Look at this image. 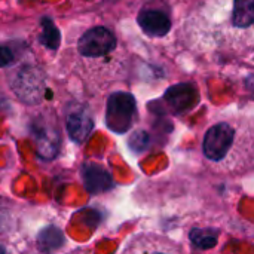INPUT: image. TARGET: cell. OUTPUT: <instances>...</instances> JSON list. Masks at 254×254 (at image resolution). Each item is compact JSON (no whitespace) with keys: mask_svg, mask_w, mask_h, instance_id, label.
I'll list each match as a JSON object with an SVG mask.
<instances>
[{"mask_svg":"<svg viewBox=\"0 0 254 254\" xmlns=\"http://www.w3.org/2000/svg\"><path fill=\"white\" fill-rule=\"evenodd\" d=\"M12 61H13V52H12V49L7 48V46H4V45H0V67L9 65Z\"/></svg>","mask_w":254,"mask_h":254,"instance_id":"obj_15","label":"cell"},{"mask_svg":"<svg viewBox=\"0 0 254 254\" xmlns=\"http://www.w3.org/2000/svg\"><path fill=\"white\" fill-rule=\"evenodd\" d=\"M0 252H3V249H1V247H0Z\"/></svg>","mask_w":254,"mask_h":254,"instance_id":"obj_17","label":"cell"},{"mask_svg":"<svg viewBox=\"0 0 254 254\" xmlns=\"http://www.w3.org/2000/svg\"><path fill=\"white\" fill-rule=\"evenodd\" d=\"M137 112V104L129 92H113L107 100L106 124L118 134L127 132L134 122Z\"/></svg>","mask_w":254,"mask_h":254,"instance_id":"obj_1","label":"cell"},{"mask_svg":"<svg viewBox=\"0 0 254 254\" xmlns=\"http://www.w3.org/2000/svg\"><path fill=\"white\" fill-rule=\"evenodd\" d=\"M36 152L43 159H54L60 150L61 135L57 125L48 118L36 119L31 125Z\"/></svg>","mask_w":254,"mask_h":254,"instance_id":"obj_3","label":"cell"},{"mask_svg":"<svg viewBox=\"0 0 254 254\" xmlns=\"http://www.w3.org/2000/svg\"><path fill=\"white\" fill-rule=\"evenodd\" d=\"M138 25L143 28V31L152 37H162L165 36L171 28V21L168 15L159 9L146 7L138 13Z\"/></svg>","mask_w":254,"mask_h":254,"instance_id":"obj_7","label":"cell"},{"mask_svg":"<svg viewBox=\"0 0 254 254\" xmlns=\"http://www.w3.org/2000/svg\"><path fill=\"white\" fill-rule=\"evenodd\" d=\"M235 132L229 124L222 122L213 125L204 137V144H202L204 155L210 161H216V162L225 159L232 147Z\"/></svg>","mask_w":254,"mask_h":254,"instance_id":"obj_4","label":"cell"},{"mask_svg":"<svg viewBox=\"0 0 254 254\" xmlns=\"http://www.w3.org/2000/svg\"><path fill=\"white\" fill-rule=\"evenodd\" d=\"M64 243V237L60 229L49 226L39 234V246L42 250H55Z\"/></svg>","mask_w":254,"mask_h":254,"instance_id":"obj_12","label":"cell"},{"mask_svg":"<svg viewBox=\"0 0 254 254\" xmlns=\"http://www.w3.org/2000/svg\"><path fill=\"white\" fill-rule=\"evenodd\" d=\"M195 92L192 85H177L165 94V100L177 110H186L195 104Z\"/></svg>","mask_w":254,"mask_h":254,"instance_id":"obj_9","label":"cell"},{"mask_svg":"<svg viewBox=\"0 0 254 254\" xmlns=\"http://www.w3.org/2000/svg\"><path fill=\"white\" fill-rule=\"evenodd\" d=\"M232 22L235 27H250L254 24V0H235L232 10Z\"/></svg>","mask_w":254,"mask_h":254,"instance_id":"obj_10","label":"cell"},{"mask_svg":"<svg viewBox=\"0 0 254 254\" xmlns=\"http://www.w3.org/2000/svg\"><path fill=\"white\" fill-rule=\"evenodd\" d=\"M42 34H40V43L48 46L49 49H57L60 45V31L54 25V22L48 18L43 19L42 22Z\"/></svg>","mask_w":254,"mask_h":254,"instance_id":"obj_13","label":"cell"},{"mask_svg":"<svg viewBox=\"0 0 254 254\" xmlns=\"http://www.w3.org/2000/svg\"><path fill=\"white\" fill-rule=\"evenodd\" d=\"M189 238L192 244L199 250H208L216 247L217 244V232L216 231H207V229H193L189 234Z\"/></svg>","mask_w":254,"mask_h":254,"instance_id":"obj_11","label":"cell"},{"mask_svg":"<svg viewBox=\"0 0 254 254\" xmlns=\"http://www.w3.org/2000/svg\"><path fill=\"white\" fill-rule=\"evenodd\" d=\"M247 86L254 92V74H252V76L247 79Z\"/></svg>","mask_w":254,"mask_h":254,"instance_id":"obj_16","label":"cell"},{"mask_svg":"<svg viewBox=\"0 0 254 254\" xmlns=\"http://www.w3.org/2000/svg\"><path fill=\"white\" fill-rule=\"evenodd\" d=\"M12 88L22 101L37 104L45 92V76L37 67L24 65L16 71L12 80Z\"/></svg>","mask_w":254,"mask_h":254,"instance_id":"obj_2","label":"cell"},{"mask_svg":"<svg viewBox=\"0 0 254 254\" xmlns=\"http://www.w3.org/2000/svg\"><path fill=\"white\" fill-rule=\"evenodd\" d=\"M147 143H149V137H147V134L143 132V131L134 132L132 137L129 138V146H131L134 150H137V152L143 150V149L147 146Z\"/></svg>","mask_w":254,"mask_h":254,"instance_id":"obj_14","label":"cell"},{"mask_svg":"<svg viewBox=\"0 0 254 254\" xmlns=\"http://www.w3.org/2000/svg\"><path fill=\"white\" fill-rule=\"evenodd\" d=\"M82 179L85 189L94 195L107 192L113 188V179L110 173L94 162H85L82 165Z\"/></svg>","mask_w":254,"mask_h":254,"instance_id":"obj_6","label":"cell"},{"mask_svg":"<svg viewBox=\"0 0 254 254\" xmlns=\"http://www.w3.org/2000/svg\"><path fill=\"white\" fill-rule=\"evenodd\" d=\"M116 48V37L104 27L88 30L79 40L77 49L83 57H103Z\"/></svg>","mask_w":254,"mask_h":254,"instance_id":"obj_5","label":"cell"},{"mask_svg":"<svg viewBox=\"0 0 254 254\" xmlns=\"http://www.w3.org/2000/svg\"><path fill=\"white\" fill-rule=\"evenodd\" d=\"M94 128V119L85 109L73 110L67 115V131L73 141L83 143Z\"/></svg>","mask_w":254,"mask_h":254,"instance_id":"obj_8","label":"cell"}]
</instances>
